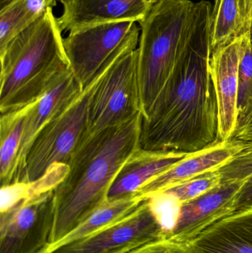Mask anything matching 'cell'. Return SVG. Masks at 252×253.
<instances>
[{
    "label": "cell",
    "instance_id": "1",
    "mask_svg": "<svg viewBox=\"0 0 252 253\" xmlns=\"http://www.w3.org/2000/svg\"><path fill=\"white\" fill-rule=\"evenodd\" d=\"M213 4L201 0L196 30L149 116L142 118L140 145L158 151L192 153L219 140L218 108L210 71Z\"/></svg>",
    "mask_w": 252,
    "mask_h": 253
},
{
    "label": "cell",
    "instance_id": "2",
    "mask_svg": "<svg viewBox=\"0 0 252 253\" xmlns=\"http://www.w3.org/2000/svg\"><path fill=\"white\" fill-rule=\"evenodd\" d=\"M142 123L140 115L122 126L87 134L80 143L68 163V175L53 190L55 221L50 246L108 202L117 174L141 147Z\"/></svg>",
    "mask_w": 252,
    "mask_h": 253
},
{
    "label": "cell",
    "instance_id": "3",
    "mask_svg": "<svg viewBox=\"0 0 252 253\" xmlns=\"http://www.w3.org/2000/svg\"><path fill=\"white\" fill-rule=\"evenodd\" d=\"M53 7L0 52V112L35 102L71 71Z\"/></svg>",
    "mask_w": 252,
    "mask_h": 253
},
{
    "label": "cell",
    "instance_id": "4",
    "mask_svg": "<svg viewBox=\"0 0 252 253\" xmlns=\"http://www.w3.org/2000/svg\"><path fill=\"white\" fill-rule=\"evenodd\" d=\"M201 0H159L142 22L138 73L142 118L149 116L181 55L201 15Z\"/></svg>",
    "mask_w": 252,
    "mask_h": 253
},
{
    "label": "cell",
    "instance_id": "5",
    "mask_svg": "<svg viewBox=\"0 0 252 253\" xmlns=\"http://www.w3.org/2000/svg\"><path fill=\"white\" fill-rule=\"evenodd\" d=\"M114 55L94 80L37 134L12 183L31 182L42 176L55 164L68 165L74 152L87 135L90 97Z\"/></svg>",
    "mask_w": 252,
    "mask_h": 253
},
{
    "label": "cell",
    "instance_id": "6",
    "mask_svg": "<svg viewBox=\"0 0 252 253\" xmlns=\"http://www.w3.org/2000/svg\"><path fill=\"white\" fill-rule=\"evenodd\" d=\"M139 36L127 42L111 59L88 106L87 133L122 126L142 114L138 45Z\"/></svg>",
    "mask_w": 252,
    "mask_h": 253
},
{
    "label": "cell",
    "instance_id": "7",
    "mask_svg": "<svg viewBox=\"0 0 252 253\" xmlns=\"http://www.w3.org/2000/svg\"><path fill=\"white\" fill-rule=\"evenodd\" d=\"M140 31L139 23L130 21L90 25L68 33L64 48L81 87L85 88L108 61Z\"/></svg>",
    "mask_w": 252,
    "mask_h": 253
},
{
    "label": "cell",
    "instance_id": "8",
    "mask_svg": "<svg viewBox=\"0 0 252 253\" xmlns=\"http://www.w3.org/2000/svg\"><path fill=\"white\" fill-rule=\"evenodd\" d=\"M55 221L53 190L0 212V253H42Z\"/></svg>",
    "mask_w": 252,
    "mask_h": 253
},
{
    "label": "cell",
    "instance_id": "9",
    "mask_svg": "<svg viewBox=\"0 0 252 253\" xmlns=\"http://www.w3.org/2000/svg\"><path fill=\"white\" fill-rule=\"evenodd\" d=\"M164 239L167 233L145 199L127 216L49 253H133Z\"/></svg>",
    "mask_w": 252,
    "mask_h": 253
},
{
    "label": "cell",
    "instance_id": "10",
    "mask_svg": "<svg viewBox=\"0 0 252 253\" xmlns=\"http://www.w3.org/2000/svg\"><path fill=\"white\" fill-rule=\"evenodd\" d=\"M252 32V28L212 52L210 71L217 97L220 141L232 140L235 135L239 67Z\"/></svg>",
    "mask_w": 252,
    "mask_h": 253
},
{
    "label": "cell",
    "instance_id": "11",
    "mask_svg": "<svg viewBox=\"0 0 252 253\" xmlns=\"http://www.w3.org/2000/svg\"><path fill=\"white\" fill-rule=\"evenodd\" d=\"M244 181L222 182L205 194L182 204L179 221L167 239L189 245L209 227L233 213L235 197Z\"/></svg>",
    "mask_w": 252,
    "mask_h": 253
},
{
    "label": "cell",
    "instance_id": "12",
    "mask_svg": "<svg viewBox=\"0 0 252 253\" xmlns=\"http://www.w3.org/2000/svg\"><path fill=\"white\" fill-rule=\"evenodd\" d=\"M62 32L108 22L143 21L159 0H59Z\"/></svg>",
    "mask_w": 252,
    "mask_h": 253
},
{
    "label": "cell",
    "instance_id": "13",
    "mask_svg": "<svg viewBox=\"0 0 252 253\" xmlns=\"http://www.w3.org/2000/svg\"><path fill=\"white\" fill-rule=\"evenodd\" d=\"M244 145L237 140L219 141L200 151L189 153L171 169L145 184L136 194L146 199L204 172L217 170L236 156Z\"/></svg>",
    "mask_w": 252,
    "mask_h": 253
},
{
    "label": "cell",
    "instance_id": "14",
    "mask_svg": "<svg viewBox=\"0 0 252 253\" xmlns=\"http://www.w3.org/2000/svg\"><path fill=\"white\" fill-rule=\"evenodd\" d=\"M189 154L139 147L115 176L108 193V200L136 194L145 184L171 169Z\"/></svg>",
    "mask_w": 252,
    "mask_h": 253
},
{
    "label": "cell",
    "instance_id": "15",
    "mask_svg": "<svg viewBox=\"0 0 252 253\" xmlns=\"http://www.w3.org/2000/svg\"><path fill=\"white\" fill-rule=\"evenodd\" d=\"M83 90L72 71H69L50 90L33 102L25 121L22 142L16 159L14 176L37 134L72 98Z\"/></svg>",
    "mask_w": 252,
    "mask_h": 253
},
{
    "label": "cell",
    "instance_id": "16",
    "mask_svg": "<svg viewBox=\"0 0 252 253\" xmlns=\"http://www.w3.org/2000/svg\"><path fill=\"white\" fill-rule=\"evenodd\" d=\"M195 253H252V209L237 211L189 244Z\"/></svg>",
    "mask_w": 252,
    "mask_h": 253
},
{
    "label": "cell",
    "instance_id": "17",
    "mask_svg": "<svg viewBox=\"0 0 252 253\" xmlns=\"http://www.w3.org/2000/svg\"><path fill=\"white\" fill-rule=\"evenodd\" d=\"M145 199L134 194L121 199L108 200L87 217L81 224L68 233L63 239L50 245L42 253H49L64 245L87 237L101 229L121 219L136 211Z\"/></svg>",
    "mask_w": 252,
    "mask_h": 253
},
{
    "label": "cell",
    "instance_id": "18",
    "mask_svg": "<svg viewBox=\"0 0 252 253\" xmlns=\"http://www.w3.org/2000/svg\"><path fill=\"white\" fill-rule=\"evenodd\" d=\"M33 103V102H32ZM1 114L0 119V181L1 187L13 181L18 152L22 142L27 115L31 105Z\"/></svg>",
    "mask_w": 252,
    "mask_h": 253
},
{
    "label": "cell",
    "instance_id": "19",
    "mask_svg": "<svg viewBox=\"0 0 252 253\" xmlns=\"http://www.w3.org/2000/svg\"><path fill=\"white\" fill-rule=\"evenodd\" d=\"M57 0H11L0 7V52Z\"/></svg>",
    "mask_w": 252,
    "mask_h": 253
},
{
    "label": "cell",
    "instance_id": "20",
    "mask_svg": "<svg viewBox=\"0 0 252 253\" xmlns=\"http://www.w3.org/2000/svg\"><path fill=\"white\" fill-rule=\"evenodd\" d=\"M68 172L69 166L67 164H55L35 181L14 182L1 187L0 212L10 211L27 199L54 190L63 181Z\"/></svg>",
    "mask_w": 252,
    "mask_h": 253
},
{
    "label": "cell",
    "instance_id": "21",
    "mask_svg": "<svg viewBox=\"0 0 252 253\" xmlns=\"http://www.w3.org/2000/svg\"><path fill=\"white\" fill-rule=\"evenodd\" d=\"M252 28L243 17L239 0H215L210 16L213 50Z\"/></svg>",
    "mask_w": 252,
    "mask_h": 253
},
{
    "label": "cell",
    "instance_id": "22",
    "mask_svg": "<svg viewBox=\"0 0 252 253\" xmlns=\"http://www.w3.org/2000/svg\"><path fill=\"white\" fill-rule=\"evenodd\" d=\"M237 110L236 128L232 140L239 141L252 125V32L240 64Z\"/></svg>",
    "mask_w": 252,
    "mask_h": 253
},
{
    "label": "cell",
    "instance_id": "23",
    "mask_svg": "<svg viewBox=\"0 0 252 253\" xmlns=\"http://www.w3.org/2000/svg\"><path fill=\"white\" fill-rule=\"evenodd\" d=\"M146 199L152 212L167 233V238L179 221L181 202L167 191L155 193Z\"/></svg>",
    "mask_w": 252,
    "mask_h": 253
},
{
    "label": "cell",
    "instance_id": "24",
    "mask_svg": "<svg viewBox=\"0 0 252 253\" xmlns=\"http://www.w3.org/2000/svg\"><path fill=\"white\" fill-rule=\"evenodd\" d=\"M221 183L222 178L220 172L217 170L210 171L178 184L165 191L174 195L182 204H184L205 194L220 185Z\"/></svg>",
    "mask_w": 252,
    "mask_h": 253
},
{
    "label": "cell",
    "instance_id": "25",
    "mask_svg": "<svg viewBox=\"0 0 252 253\" xmlns=\"http://www.w3.org/2000/svg\"><path fill=\"white\" fill-rule=\"evenodd\" d=\"M244 144V148L236 156L217 169L222 182L244 181L252 176V142Z\"/></svg>",
    "mask_w": 252,
    "mask_h": 253
},
{
    "label": "cell",
    "instance_id": "26",
    "mask_svg": "<svg viewBox=\"0 0 252 253\" xmlns=\"http://www.w3.org/2000/svg\"><path fill=\"white\" fill-rule=\"evenodd\" d=\"M133 253H195L189 245L179 243L169 239L152 242Z\"/></svg>",
    "mask_w": 252,
    "mask_h": 253
},
{
    "label": "cell",
    "instance_id": "27",
    "mask_svg": "<svg viewBox=\"0 0 252 253\" xmlns=\"http://www.w3.org/2000/svg\"><path fill=\"white\" fill-rule=\"evenodd\" d=\"M250 209H252V176L244 180L234 204L235 212Z\"/></svg>",
    "mask_w": 252,
    "mask_h": 253
},
{
    "label": "cell",
    "instance_id": "28",
    "mask_svg": "<svg viewBox=\"0 0 252 253\" xmlns=\"http://www.w3.org/2000/svg\"><path fill=\"white\" fill-rule=\"evenodd\" d=\"M243 17L247 23L252 25V0H239Z\"/></svg>",
    "mask_w": 252,
    "mask_h": 253
},
{
    "label": "cell",
    "instance_id": "29",
    "mask_svg": "<svg viewBox=\"0 0 252 253\" xmlns=\"http://www.w3.org/2000/svg\"><path fill=\"white\" fill-rule=\"evenodd\" d=\"M239 141L243 143L252 142V125L249 127V129L246 131L245 133L240 138Z\"/></svg>",
    "mask_w": 252,
    "mask_h": 253
},
{
    "label": "cell",
    "instance_id": "30",
    "mask_svg": "<svg viewBox=\"0 0 252 253\" xmlns=\"http://www.w3.org/2000/svg\"></svg>",
    "mask_w": 252,
    "mask_h": 253
},
{
    "label": "cell",
    "instance_id": "31",
    "mask_svg": "<svg viewBox=\"0 0 252 253\" xmlns=\"http://www.w3.org/2000/svg\"><path fill=\"white\" fill-rule=\"evenodd\" d=\"M58 1H59V0H58Z\"/></svg>",
    "mask_w": 252,
    "mask_h": 253
}]
</instances>
